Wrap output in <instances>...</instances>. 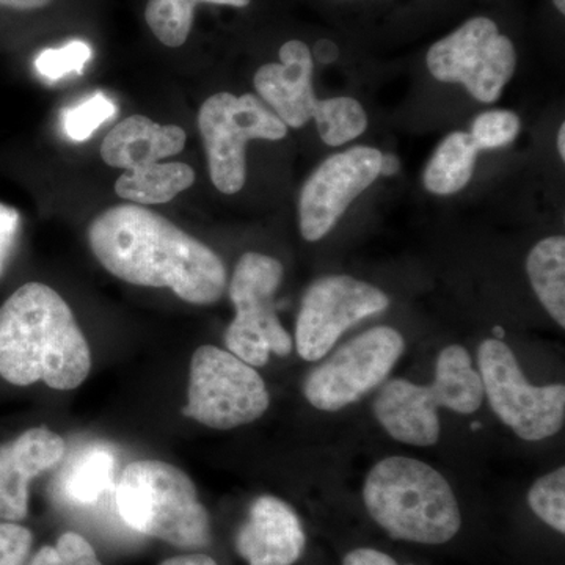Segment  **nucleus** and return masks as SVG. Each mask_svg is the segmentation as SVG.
<instances>
[{"label": "nucleus", "instance_id": "obj_32", "mask_svg": "<svg viewBox=\"0 0 565 565\" xmlns=\"http://www.w3.org/2000/svg\"><path fill=\"white\" fill-rule=\"evenodd\" d=\"M397 169H399V159H397L396 156H382L381 174H385V177H392V174L397 172Z\"/></svg>", "mask_w": 565, "mask_h": 565}, {"label": "nucleus", "instance_id": "obj_1", "mask_svg": "<svg viewBox=\"0 0 565 565\" xmlns=\"http://www.w3.org/2000/svg\"><path fill=\"white\" fill-rule=\"evenodd\" d=\"M88 244L104 269L131 285L169 288L192 305L218 302L225 292L221 256L140 204L103 211L88 226Z\"/></svg>", "mask_w": 565, "mask_h": 565}, {"label": "nucleus", "instance_id": "obj_11", "mask_svg": "<svg viewBox=\"0 0 565 565\" xmlns=\"http://www.w3.org/2000/svg\"><path fill=\"white\" fill-rule=\"evenodd\" d=\"M479 375L493 414L525 441L553 437L564 427L565 386L531 385L515 353L503 340L482 341L478 351Z\"/></svg>", "mask_w": 565, "mask_h": 565}, {"label": "nucleus", "instance_id": "obj_2", "mask_svg": "<svg viewBox=\"0 0 565 565\" xmlns=\"http://www.w3.org/2000/svg\"><path fill=\"white\" fill-rule=\"evenodd\" d=\"M92 370L90 348L73 310L43 282H28L0 305V377L11 385L44 382L74 390Z\"/></svg>", "mask_w": 565, "mask_h": 565}, {"label": "nucleus", "instance_id": "obj_30", "mask_svg": "<svg viewBox=\"0 0 565 565\" xmlns=\"http://www.w3.org/2000/svg\"><path fill=\"white\" fill-rule=\"evenodd\" d=\"M161 565H217L211 556L203 553H193V555H182L170 557L163 561Z\"/></svg>", "mask_w": 565, "mask_h": 565}, {"label": "nucleus", "instance_id": "obj_28", "mask_svg": "<svg viewBox=\"0 0 565 565\" xmlns=\"http://www.w3.org/2000/svg\"><path fill=\"white\" fill-rule=\"evenodd\" d=\"M18 230H20V212L9 204L0 203V274L17 239Z\"/></svg>", "mask_w": 565, "mask_h": 565}, {"label": "nucleus", "instance_id": "obj_15", "mask_svg": "<svg viewBox=\"0 0 565 565\" xmlns=\"http://www.w3.org/2000/svg\"><path fill=\"white\" fill-rule=\"evenodd\" d=\"M382 152L353 147L330 156L303 184L299 202L300 233L318 243L332 232L353 200L381 177Z\"/></svg>", "mask_w": 565, "mask_h": 565}, {"label": "nucleus", "instance_id": "obj_9", "mask_svg": "<svg viewBox=\"0 0 565 565\" xmlns=\"http://www.w3.org/2000/svg\"><path fill=\"white\" fill-rule=\"evenodd\" d=\"M282 275L285 269L278 259L248 252L237 263L230 282L236 316L225 332L226 349L253 367L269 362L270 353L288 356L292 352L291 334L286 332L275 308V292Z\"/></svg>", "mask_w": 565, "mask_h": 565}, {"label": "nucleus", "instance_id": "obj_16", "mask_svg": "<svg viewBox=\"0 0 565 565\" xmlns=\"http://www.w3.org/2000/svg\"><path fill=\"white\" fill-rule=\"evenodd\" d=\"M65 451V440L47 427H32L0 446V520L28 516L31 482L61 463Z\"/></svg>", "mask_w": 565, "mask_h": 565}, {"label": "nucleus", "instance_id": "obj_17", "mask_svg": "<svg viewBox=\"0 0 565 565\" xmlns=\"http://www.w3.org/2000/svg\"><path fill=\"white\" fill-rule=\"evenodd\" d=\"M307 535L296 511L273 494L256 498L247 522L236 534V550L248 565H294L302 557Z\"/></svg>", "mask_w": 565, "mask_h": 565}, {"label": "nucleus", "instance_id": "obj_13", "mask_svg": "<svg viewBox=\"0 0 565 565\" xmlns=\"http://www.w3.org/2000/svg\"><path fill=\"white\" fill-rule=\"evenodd\" d=\"M404 349L403 334L392 327L366 330L307 375L305 397L322 412L355 404L388 377Z\"/></svg>", "mask_w": 565, "mask_h": 565}, {"label": "nucleus", "instance_id": "obj_20", "mask_svg": "<svg viewBox=\"0 0 565 565\" xmlns=\"http://www.w3.org/2000/svg\"><path fill=\"white\" fill-rule=\"evenodd\" d=\"M117 457L106 446H90L71 462L62 479V490L70 501L93 504L114 484Z\"/></svg>", "mask_w": 565, "mask_h": 565}, {"label": "nucleus", "instance_id": "obj_14", "mask_svg": "<svg viewBox=\"0 0 565 565\" xmlns=\"http://www.w3.org/2000/svg\"><path fill=\"white\" fill-rule=\"evenodd\" d=\"M388 296L351 275L319 278L305 292L296 323V348L307 362L323 359L352 326L382 313Z\"/></svg>", "mask_w": 565, "mask_h": 565}, {"label": "nucleus", "instance_id": "obj_36", "mask_svg": "<svg viewBox=\"0 0 565 565\" xmlns=\"http://www.w3.org/2000/svg\"><path fill=\"white\" fill-rule=\"evenodd\" d=\"M479 429H481V423L476 422V423L471 424V430H473V433H476V430H479Z\"/></svg>", "mask_w": 565, "mask_h": 565}, {"label": "nucleus", "instance_id": "obj_33", "mask_svg": "<svg viewBox=\"0 0 565 565\" xmlns=\"http://www.w3.org/2000/svg\"><path fill=\"white\" fill-rule=\"evenodd\" d=\"M557 151L561 158L565 159V125H561L559 132H557Z\"/></svg>", "mask_w": 565, "mask_h": 565}, {"label": "nucleus", "instance_id": "obj_24", "mask_svg": "<svg viewBox=\"0 0 565 565\" xmlns=\"http://www.w3.org/2000/svg\"><path fill=\"white\" fill-rule=\"evenodd\" d=\"M522 131V120L511 110H487L475 118L471 139L479 150H497L508 147Z\"/></svg>", "mask_w": 565, "mask_h": 565}, {"label": "nucleus", "instance_id": "obj_27", "mask_svg": "<svg viewBox=\"0 0 565 565\" xmlns=\"http://www.w3.org/2000/svg\"><path fill=\"white\" fill-rule=\"evenodd\" d=\"M32 544L29 527L0 520V565H25Z\"/></svg>", "mask_w": 565, "mask_h": 565}, {"label": "nucleus", "instance_id": "obj_12", "mask_svg": "<svg viewBox=\"0 0 565 565\" xmlns=\"http://www.w3.org/2000/svg\"><path fill=\"white\" fill-rule=\"evenodd\" d=\"M515 44L492 18L475 17L435 41L426 55L430 76L445 84H460L478 102H497L514 76Z\"/></svg>", "mask_w": 565, "mask_h": 565}, {"label": "nucleus", "instance_id": "obj_35", "mask_svg": "<svg viewBox=\"0 0 565 565\" xmlns=\"http://www.w3.org/2000/svg\"><path fill=\"white\" fill-rule=\"evenodd\" d=\"M493 334H494V338H497V340H503V338H504L503 327H500V326L494 327Z\"/></svg>", "mask_w": 565, "mask_h": 565}, {"label": "nucleus", "instance_id": "obj_21", "mask_svg": "<svg viewBox=\"0 0 565 565\" xmlns=\"http://www.w3.org/2000/svg\"><path fill=\"white\" fill-rule=\"evenodd\" d=\"M252 0H148L145 20L156 39L169 47H180L191 35L193 14L200 3L245 9Z\"/></svg>", "mask_w": 565, "mask_h": 565}, {"label": "nucleus", "instance_id": "obj_29", "mask_svg": "<svg viewBox=\"0 0 565 565\" xmlns=\"http://www.w3.org/2000/svg\"><path fill=\"white\" fill-rule=\"evenodd\" d=\"M343 565H399L392 556L374 548H359L344 556Z\"/></svg>", "mask_w": 565, "mask_h": 565}, {"label": "nucleus", "instance_id": "obj_5", "mask_svg": "<svg viewBox=\"0 0 565 565\" xmlns=\"http://www.w3.org/2000/svg\"><path fill=\"white\" fill-rule=\"evenodd\" d=\"M117 508L134 531L181 550L211 544V520L191 478L161 460H137L122 471Z\"/></svg>", "mask_w": 565, "mask_h": 565}, {"label": "nucleus", "instance_id": "obj_6", "mask_svg": "<svg viewBox=\"0 0 565 565\" xmlns=\"http://www.w3.org/2000/svg\"><path fill=\"white\" fill-rule=\"evenodd\" d=\"M280 62L266 63L256 71L259 98L289 128H303L315 120L319 136L329 147H341L367 128L362 104L349 96L321 99L315 95V58L300 40H289L280 47Z\"/></svg>", "mask_w": 565, "mask_h": 565}, {"label": "nucleus", "instance_id": "obj_23", "mask_svg": "<svg viewBox=\"0 0 565 565\" xmlns=\"http://www.w3.org/2000/svg\"><path fill=\"white\" fill-rule=\"evenodd\" d=\"M117 114V106L103 93H96L84 103L71 107L63 114V129L74 141H84L95 134L104 122Z\"/></svg>", "mask_w": 565, "mask_h": 565}, {"label": "nucleus", "instance_id": "obj_34", "mask_svg": "<svg viewBox=\"0 0 565 565\" xmlns=\"http://www.w3.org/2000/svg\"><path fill=\"white\" fill-rule=\"evenodd\" d=\"M553 6L556 7V10L559 11L561 14H565V0H553Z\"/></svg>", "mask_w": 565, "mask_h": 565}, {"label": "nucleus", "instance_id": "obj_10", "mask_svg": "<svg viewBox=\"0 0 565 565\" xmlns=\"http://www.w3.org/2000/svg\"><path fill=\"white\" fill-rule=\"evenodd\" d=\"M262 375L234 353L215 345L193 352L188 404L182 414L211 429L230 430L256 422L269 408Z\"/></svg>", "mask_w": 565, "mask_h": 565}, {"label": "nucleus", "instance_id": "obj_22", "mask_svg": "<svg viewBox=\"0 0 565 565\" xmlns=\"http://www.w3.org/2000/svg\"><path fill=\"white\" fill-rule=\"evenodd\" d=\"M527 504L535 515L557 533H565V468L542 476L527 493Z\"/></svg>", "mask_w": 565, "mask_h": 565}, {"label": "nucleus", "instance_id": "obj_19", "mask_svg": "<svg viewBox=\"0 0 565 565\" xmlns=\"http://www.w3.org/2000/svg\"><path fill=\"white\" fill-rule=\"evenodd\" d=\"M526 273L539 302L561 327H565V239L545 237L526 259Z\"/></svg>", "mask_w": 565, "mask_h": 565}, {"label": "nucleus", "instance_id": "obj_18", "mask_svg": "<svg viewBox=\"0 0 565 565\" xmlns=\"http://www.w3.org/2000/svg\"><path fill=\"white\" fill-rule=\"evenodd\" d=\"M479 151L470 132L448 134L424 169V188L435 195H452L462 191L473 178Z\"/></svg>", "mask_w": 565, "mask_h": 565}, {"label": "nucleus", "instance_id": "obj_37", "mask_svg": "<svg viewBox=\"0 0 565 565\" xmlns=\"http://www.w3.org/2000/svg\"><path fill=\"white\" fill-rule=\"evenodd\" d=\"M408 565H414V564H408Z\"/></svg>", "mask_w": 565, "mask_h": 565}, {"label": "nucleus", "instance_id": "obj_7", "mask_svg": "<svg viewBox=\"0 0 565 565\" xmlns=\"http://www.w3.org/2000/svg\"><path fill=\"white\" fill-rule=\"evenodd\" d=\"M184 129L132 115L118 122L103 141L102 156L107 166L125 173L115 182V192L136 204H162L188 191L195 172L184 162L161 163L180 154L185 147Z\"/></svg>", "mask_w": 565, "mask_h": 565}, {"label": "nucleus", "instance_id": "obj_25", "mask_svg": "<svg viewBox=\"0 0 565 565\" xmlns=\"http://www.w3.org/2000/svg\"><path fill=\"white\" fill-rule=\"evenodd\" d=\"M90 44L85 41H70L57 50H44L35 61V68L47 81H61L68 74L81 73L92 58Z\"/></svg>", "mask_w": 565, "mask_h": 565}, {"label": "nucleus", "instance_id": "obj_3", "mask_svg": "<svg viewBox=\"0 0 565 565\" xmlns=\"http://www.w3.org/2000/svg\"><path fill=\"white\" fill-rule=\"evenodd\" d=\"M371 519L390 537L441 545L460 526L459 503L444 475L412 457H388L374 465L363 487Z\"/></svg>", "mask_w": 565, "mask_h": 565}, {"label": "nucleus", "instance_id": "obj_8", "mask_svg": "<svg viewBox=\"0 0 565 565\" xmlns=\"http://www.w3.org/2000/svg\"><path fill=\"white\" fill-rule=\"evenodd\" d=\"M199 128L212 184L225 195H234L245 185L248 141H277L288 134V126L252 93L210 96L200 107Z\"/></svg>", "mask_w": 565, "mask_h": 565}, {"label": "nucleus", "instance_id": "obj_4", "mask_svg": "<svg viewBox=\"0 0 565 565\" xmlns=\"http://www.w3.org/2000/svg\"><path fill=\"white\" fill-rule=\"evenodd\" d=\"M482 399L481 375L475 370L470 353L462 345L452 344L438 355L433 384L390 381L375 396L373 411L394 440L426 448L440 438L438 408L471 415L481 407Z\"/></svg>", "mask_w": 565, "mask_h": 565}, {"label": "nucleus", "instance_id": "obj_31", "mask_svg": "<svg viewBox=\"0 0 565 565\" xmlns=\"http://www.w3.org/2000/svg\"><path fill=\"white\" fill-rule=\"evenodd\" d=\"M52 0H0V7L13 10H39L50 6Z\"/></svg>", "mask_w": 565, "mask_h": 565}, {"label": "nucleus", "instance_id": "obj_26", "mask_svg": "<svg viewBox=\"0 0 565 565\" xmlns=\"http://www.w3.org/2000/svg\"><path fill=\"white\" fill-rule=\"evenodd\" d=\"M28 565H103L87 539L77 533H65L57 544L36 552Z\"/></svg>", "mask_w": 565, "mask_h": 565}]
</instances>
